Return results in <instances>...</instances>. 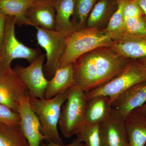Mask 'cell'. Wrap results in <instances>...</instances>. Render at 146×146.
<instances>
[{
    "label": "cell",
    "instance_id": "cell-12",
    "mask_svg": "<svg viewBox=\"0 0 146 146\" xmlns=\"http://www.w3.org/2000/svg\"><path fill=\"white\" fill-rule=\"evenodd\" d=\"M146 102V81L131 86L123 92L112 103V106L124 119L131 112Z\"/></svg>",
    "mask_w": 146,
    "mask_h": 146
},
{
    "label": "cell",
    "instance_id": "cell-10",
    "mask_svg": "<svg viewBox=\"0 0 146 146\" xmlns=\"http://www.w3.org/2000/svg\"><path fill=\"white\" fill-rule=\"evenodd\" d=\"M100 146H127L129 145L124 119L113 108L110 116L99 126Z\"/></svg>",
    "mask_w": 146,
    "mask_h": 146
},
{
    "label": "cell",
    "instance_id": "cell-17",
    "mask_svg": "<svg viewBox=\"0 0 146 146\" xmlns=\"http://www.w3.org/2000/svg\"><path fill=\"white\" fill-rule=\"evenodd\" d=\"M118 4L117 0H98L89 14L86 27L104 29Z\"/></svg>",
    "mask_w": 146,
    "mask_h": 146
},
{
    "label": "cell",
    "instance_id": "cell-30",
    "mask_svg": "<svg viewBox=\"0 0 146 146\" xmlns=\"http://www.w3.org/2000/svg\"><path fill=\"white\" fill-rule=\"evenodd\" d=\"M134 1L142 9L146 21V0H134Z\"/></svg>",
    "mask_w": 146,
    "mask_h": 146
},
{
    "label": "cell",
    "instance_id": "cell-5",
    "mask_svg": "<svg viewBox=\"0 0 146 146\" xmlns=\"http://www.w3.org/2000/svg\"><path fill=\"white\" fill-rule=\"evenodd\" d=\"M146 81V67L136 60H129L120 74L99 88L85 93L86 100L97 96H107L111 102L131 87Z\"/></svg>",
    "mask_w": 146,
    "mask_h": 146
},
{
    "label": "cell",
    "instance_id": "cell-24",
    "mask_svg": "<svg viewBox=\"0 0 146 146\" xmlns=\"http://www.w3.org/2000/svg\"><path fill=\"white\" fill-rule=\"evenodd\" d=\"M100 125H91L85 123L77 138L85 146H100L99 134Z\"/></svg>",
    "mask_w": 146,
    "mask_h": 146
},
{
    "label": "cell",
    "instance_id": "cell-20",
    "mask_svg": "<svg viewBox=\"0 0 146 146\" xmlns=\"http://www.w3.org/2000/svg\"><path fill=\"white\" fill-rule=\"evenodd\" d=\"M35 0H0V9L7 15L16 18V25H30L26 17L27 10Z\"/></svg>",
    "mask_w": 146,
    "mask_h": 146
},
{
    "label": "cell",
    "instance_id": "cell-26",
    "mask_svg": "<svg viewBox=\"0 0 146 146\" xmlns=\"http://www.w3.org/2000/svg\"><path fill=\"white\" fill-rule=\"evenodd\" d=\"M20 117L18 112L0 104V123L11 126L20 125Z\"/></svg>",
    "mask_w": 146,
    "mask_h": 146
},
{
    "label": "cell",
    "instance_id": "cell-18",
    "mask_svg": "<svg viewBox=\"0 0 146 146\" xmlns=\"http://www.w3.org/2000/svg\"><path fill=\"white\" fill-rule=\"evenodd\" d=\"M130 146H144L146 143V118L133 110L124 119Z\"/></svg>",
    "mask_w": 146,
    "mask_h": 146
},
{
    "label": "cell",
    "instance_id": "cell-9",
    "mask_svg": "<svg viewBox=\"0 0 146 146\" xmlns=\"http://www.w3.org/2000/svg\"><path fill=\"white\" fill-rule=\"evenodd\" d=\"M46 54H41L27 67L17 65L13 70L26 86L31 98H44V94L48 80L43 71Z\"/></svg>",
    "mask_w": 146,
    "mask_h": 146
},
{
    "label": "cell",
    "instance_id": "cell-6",
    "mask_svg": "<svg viewBox=\"0 0 146 146\" xmlns=\"http://www.w3.org/2000/svg\"><path fill=\"white\" fill-rule=\"evenodd\" d=\"M16 18L8 16L4 39L0 49V68H11L12 60L17 58L26 59L31 63L41 54V51L39 49L27 46L16 38Z\"/></svg>",
    "mask_w": 146,
    "mask_h": 146
},
{
    "label": "cell",
    "instance_id": "cell-14",
    "mask_svg": "<svg viewBox=\"0 0 146 146\" xmlns=\"http://www.w3.org/2000/svg\"><path fill=\"white\" fill-rule=\"evenodd\" d=\"M55 11L51 0H35L27 10L26 17L30 26L55 30Z\"/></svg>",
    "mask_w": 146,
    "mask_h": 146
},
{
    "label": "cell",
    "instance_id": "cell-15",
    "mask_svg": "<svg viewBox=\"0 0 146 146\" xmlns=\"http://www.w3.org/2000/svg\"><path fill=\"white\" fill-rule=\"evenodd\" d=\"M74 85V63L58 68L53 77L48 80L44 98L49 99L54 98Z\"/></svg>",
    "mask_w": 146,
    "mask_h": 146
},
{
    "label": "cell",
    "instance_id": "cell-2",
    "mask_svg": "<svg viewBox=\"0 0 146 146\" xmlns=\"http://www.w3.org/2000/svg\"><path fill=\"white\" fill-rule=\"evenodd\" d=\"M114 38L105 29L85 28L76 31L67 36L66 48L58 68L74 63L84 54L101 47H110Z\"/></svg>",
    "mask_w": 146,
    "mask_h": 146
},
{
    "label": "cell",
    "instance_id": "cell-28",
    "mask_svg": "<svg viewBox=\"0 0 146 146\" xmlns=\"http://www.w3.org/2000/svg\"><path fill=\"white\" fill-rule=\"evenodd\" d=\"M7 17L8 16L0 9V49L4 39Z\"/></svg>",
    "mask_w": 146,
    "mask_h": 146
},
{
    "label": "cell",
    "instance_id": "cell-19",
    "mask_svg": "<svg viewBox=\"0 0 146 146\" xmlns=\"http://www.w3.org/2000/svg\"><path fill=\"white\" fill-rule=\"evenodd\" d=\"M51 1L55 11V30L69 35L74 31L71 22L74 8V0Z\"/></svg>",
    "mask_w": 146,
    "mask_h": 146
},
{
    "label": "cell",
    "instance_id": "cell-1",
    "mask_svg": "<svg viewBox=\"0 0 146 146\" xmlns=\"http://www.w3.org/2000/svg\"><path fill=\"white\" fill-rule=\"evenodd\" d=\"M129 59L110 47H101L80 56L74 63L75 85L85 93L109 82L124 70Z\"/></svg>",
    "mask_w": 146,
    "mask_h": 146
},
{
    "label": "cell",
    "instance_id": "cell-3",
    "mask_svg": "<svg viewBox=\"0 0 146 146\" xmlns=\"http://www.w3.org/2000/svg\"><path fill=\"white\" fill-rule=\"evenodd\" d=\"M69 89L49 99L30 98L31 108L39 120L41 133L48 142L63 145L57 126L61 107L67 100Z\"/></svg>",
    "mask_w": 146,
    "mask_h": 146
},
{
    "label": "cell",
    "instance_id": "cell-8",
    "mask_svg": "<svg viewBox=\"0 0 146 146\" xmlns=\"http://www.w3.org/2000/svg\"><path fill=\"white\" fill-rule=\"evenodd\" d=\"M27 96L28 89L13 69L0 68V104L18 113L20 100Z\"/></svg>",
    "mask_w": 146,
    "mask_h": 146
},
{
    "label": "cell",
    "instance_id": "cell-33",
    "mask_svg": "<svg viewBox=\"0 0 146 146\" xmlns=\"http://www.w3.org/2000/svg\"><path fill=\"white\" fill-rule=\"evenodd\" d=\"M117 1H128V0H117Z\"/></svg>",
    "mask_w": 146,
    "mask_h": 146
},
{
    "label": "cell",
    "instance_id": "cell-29",
    "mask_svg": "<svg viewBox=\"0 0 146 146\" xmlns=\"http://www.w3.org/2000/svg\"><path fill=\"white\" fill-rule=\"evenodd\" d=\"M40 146H85L84 144L80 142L78 140L77 138H76L73 139L72 142L70 144H68L67 145H61V144H58L56 143L52 142H48V143H41Z\"/></svg>",
    "mask_w": 146,
    "mask_h": 146
},
{
    "label": "cell",
    "instance_id": "cell-25",
    "mask_svg": "<svg viewBox=\"0 0 146 146\" xmlns=\"http://www.w3.org/2000/svg\"><path fill=\"white\" fill-rule=\"evenodd\" d=\"M125 33L133 35H146V21L144 16L125 20Z\"/></svg>",
    "mask_w": 146,
    "mask_h": 146
},
{
    "label": "cell",
    "instance_id": "cell-27",
    "mask_svg": "<svg viewBox=\"0 0 146 146\" xmlns=\"http://www.w3.org/2000/svg\"><path fill=\"white\" fill-rule=\"evenodd\" d=\"M123 12L125 20L144 16L142 9L134 0L124 1Z\"/></svg>",
    "mask_w": 146,
    "mask_h": 146
},
{
    "label": "cell",
    "instance_id": "cell-35",
    "mask_svg": "<svg viewBox=\"0 0 146 146\" xmlns=\"http://www.w3.org/2000/svg\"><path fill=\"white\" fill-rule=\"evenodd\" d=\"M146 146V143L145 144V146Z\"/></svg>",
    "mask_w": 146,
    "mask_h": 146
},
{
    "label": "cell",
    "instance_id": "cell-16",
    "mask_svg": "<svg viewBox=\"0 0 146 146\" xmlns=\"http://www.w3.org/2000/svg\"><path fill=\"white\" fill-rule=\"evenodd\" d=\"M112 102L107 96H97L86 102L85 121L91 125H100L107 120L112 112Z\"/></svg>",
    "mask_w": 146,
    "mask_h": 146
},
{
    "label": "cell",
    "instance_id": "cell-23",
    "mask_svg": "<svg viewBox=\"0 0 146 146\" xmlns=\"http://www.w3.org/2000/svg\"><path fill=\"white\" fill-rule=\"evenodd\" d=\"M119 2L117 8L109 20L104 29L112 35L115 41L125 34V19L123 12L124 1Z\"/></svg>",
    "mask_w": 146,
    "mask_h": 146
},
{
    "label": "cell",
    "instance_id": "cell-34",
    "mask_svg": "<svg viewBox=\"0 0 146 146\" xmlns=\"http://www.w3.org/2000/svg\"><path fill=\"white\" fill-rule=\"evenodd\" d=\"M127 146H130V145H129H129H128Z\"/></svg>",
    "mask_w": 146,
    "mask_h": 146
},
{
    "label": "cell",
    "instance_id": "cell-11",
    "mask_svg": "<svg viewBox=\"0 0 146 146\" xmlns=\"http://www.w3.org/2000/svg\"><path fill=\"white\" fill-rule=\"evenodd\" d=\"M30 98V96L23 97L19 102L20 127L29 146H40L42 141L46 139L40 131L38 118L31 108Z\"/></svg>",
    "mask_w": 146,
    "mask_h": 146
},
{
    "label": "cell",
    "instance_id": "cell-31",
    "mask_svg": "<svg viewBox=\"0 0 146 146\" xmlns=\"http://www.w3.org/2000/svg\"><path fill=\"white\" fill-rule=\"evenodd\" d=\"M134 110L146 118V102L142 106Z\"/></svg>",
    "mask_w": 146,
    "mask_h": 146
},
{
    "label": "cell",
    "instance_id": "cell-21",
    "mask_svg": "<svg viewBox=\"0 0 146 146\" xmlns=\"http://www.w3.org/2000/svg\"><path fill=\"white\" fill-rule=\"evenodd\" d=\"M0 146H29L20 125L0 123Z\"/></svg>",
    "mask_w": 146,
    "mask_h": 146
},
{
    "label": "cell",
    "instance_id": "cell-32",
    "mask_svg": "<svg viewBox=\"0 0 146 146\" xmlns=\"http://www.w3.org/2000/svg\"><path fill=\"white\" fill-rule=\"evenodd\" d=\"M140 62L141 64L145 65L146 67V58H142V59H139V60H136Z\"/></svg>",
    "mask_w": 146,
    "mask_h": 146
},
{
    "label": "cell",
    "instance_id": "cell-7",
    "mask_svg": "<svg viewBox=\"0 0 146 146\" xmlns=\"http://www.w3.org/2000/svg\"><path fill=\"white\" fill-rule=\"evenodd\" d=\"M36 29L38 44L46 52V61L43 71L46 78L50 80L58 68L60 58L65 51L68 35L55 30Z\"/></svg>",
    "mask_w": 146,
    "mask_h": 146
},
{
    "label": "cell",
    "instance_id": "cell-22",
    "mask_svg": "<svg viewBox=\"0 0 146 146\" xmlns=\"http://www.w3.org/2000/svg\"><path fill=\"white\" fill-rule=\"evenodd\" d=\"M98 0H74L71 22L74 31L86 27L89 14Z\"/></svg>",
    "mask_w": 146,
    "mask_h": 146
},
{
    "label": "cell",
    "instance_id": "cell-13",
    "mask_svg": "<svg viewBox=\"0 0 146 146\" xmlns=\"http://www.w3.org/2000/svg\"><path fill=\"white\" fill-rule=\"evenodd\" d=\"M115 52L129 60L146 58V35L125 33L114 41L110 47Z\"/></svg>",
    "mask_w": 146,
    "mask_h": 146
},
{
    "label": "cell",
    "instance_id": "cell-4",
    "mask_svg": "<svg viewBox=\"0 0 146 146\" xmlns=\"http://www.w3.org/2000/svg\"><path fill=\"white\" fill-rule=\"evenodd\" d=\"M86 102L85 92L79 87L74 85L69 89L58 122L61 133L65 138L76 135L86 123Z\"/></svg>",
    "mask_w": 146,
    "mask_h": 146
}]
</instances>
